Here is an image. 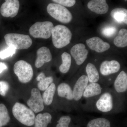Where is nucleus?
<instances>
[{
    "instance_id": "2f4dec72",
    "label": "nucleus",
    "mask_w": 127,
    "mask_h": 127,
    "mask_svg": "<svg viewBox=\"0 0 127 127\" xmlns=\"http://www.w3.org/2000/svg\"><path fill=\"white\" fill-rule=\"evenodd\" d=\"M9 88V84L4 81H0V95L1 96H5Z\"/></svg>"
},
{
    "instance_id": "dca6fc26",
    "label": "nucleus",
    "mask_w": 127,
    "mask_h": 127,
    "mask_svg": "<svg viewBox=\"0 0 127 127\" xmlns=\"http://www.w3.org/2000/svg\"><path fill=\"white\" fill-rule=\"evenodd\" d=\"M86 42L91 50L98 53H102L109 50L110 45L105 42L100 37H94L87 39Z\"/></svg>"
},
{
    "instance_id": "39448f33",
    "label": "nucleus",
    "mask_w": 127,
    "mask_h": 127,
    "mask_svg": "<svg viewBox=\"0 0 127 127\" xmlns=\"http://www.w3.org/2000/svg\"><path fill=\"white\" fill-rule=\"evenodd\" d=\"M48 13L51 16L64 23H68L72 20L70 12L65 6L56 3H50L47 7Z\"/></svg>"
},
{
    "instance_id": "473e14b6",
    "label": "nucleus",
    "mask_w": 127,
    "mask_h": 127,
    "mask_svg": "<svg viewBox=\"0 0 127 127\" xmlns=\"http://www.w3.org/2000/svg\"><path fill=\"white\" fill-rule=\"evenodd\" d=\"M7 66L5 64L0 63V73H1L4 70L7 69Z\"/></svg>"
},
{
    "instance_id": "5701e85b",
    "label": "nucleus",
    "mask_w": 127,
    "mask_h": 127,
    "mask_svg": "<svg viewBox=\"0 0 127 127\" xmlns=\"http://www.w3.org/2000/svg\"><path fill=\"white\" fill-rule=\"evenodd\" d=\"M36 80L39 82L37 87L39 90L45 91L53 82L54 79L52 76L46 77L44 73L41 72L37 77Z\"/></svg>"
},
{
    "instance_id": "f3484780",
    "label": "nucleus",
    "mask_w": 127,
    "mask_h": 127,
    "mask_svg": "<svg viewBox=\"0 0 127 127\" xmlns=\"http://www.w3.org/2000/svg\"><path fill=\"white\" fill-rule=\"evenodd\" d=\"M37 58L35 62L37 68H40L45 63L49 62L52 59V56L50 49L46 47L40 48L37 51Z\"/></svg>"
},
{
    "instance_id": "412c9836",
    "label": "nucleus",
    "mask_w": 127,
    "mask_h": 127,
    "mask_svg": "<svg viewBox=\"0 0 127 127\" xmlns=\"http://www.w3.org/2000/svg\"><path fill=\"white\" fill-rule=\"evenodd\" d=\"M52 119V116L49 113L39 114L35 117V127H47L51 122Z\"/></svg>"
},
{
    "instance_id": "bb28decb",
    "label": "nucleus",
    "mask_w": 127,
    "mask_h": 127,
    "mask_svg": "<svg viewBox=\"0 0 127 127\" xmlns=\"http://www.w3.org/2000/svg\"><path fill=\"white\" fill-rule=\"evenodd\" d=\"M114 45L119 47H125L127 46V30L122 29L119 32L118 35L114 40Z\"/></svg>"
},
{
    "instance_id": "4be33fe9",
    "label": "nucleus",
    "mask_w": 127,
    "mask_h": 127,
    "mask_svg": "<svg viewBox=\"0 0 127 127\" xmlns=\"http://www.w3.org/2000/svg\"><path fill=\"white\" fill-rule=\"evenodd\" d=\"M57 90V87L55 83H52L45 91L42 95L43 102L47 106L52 104Z\"/></svg>"
},
{
    "instance_id": "4468645a",
    "label": "nucleus",
    "mask_w": 127,
    "mask_h": 127,
    "mask_svg": "<svg viewBox=\"0 0 127 127\" xmlns=\"http://www.w3.org/2000/svg\"><path fill=\"white\" fill-rule=\"evenodd\" d=\"M113 89L119 95L124 96L127 91V74L122 71L118 75L113 82Z\"/></svg>"
},
{
    "instance_id": "b1692460",
    "label": "nucleus",
    "mask_w": 127,
    "mask_h": 127,
    "mask_svg": "<svg viewBox=\"0 0 127 127\" xmlns=\"http://www.w3.org/2000/svg\"><path fill=\"white\" fill-rule=\"evenodd\" d=\"M111 17L119 23L127 24V10L123 8H117L111 12Z\"/></svg>"
},
{
    "instance_id": "ddd939ff",
    "label": "nucleus",
    "mask_w": 127,
    "mask_h": 127,
    "mask_svg": "<svg viewBox=\"0 0 127 127\" xmlns=\"http://www.w3.org/2000/svg\"><path fill=\"white\" fill-rule=\"evenodd\" d=\"M70 53L76 64L80 65L84 63L87 59L88 51L86 49L84 44L80 43L73 46L71 49Z\"/></svg>"
},
{
    "instance_id": "c756f323",
    "label": "nucleus",
    "mask_w": 127,
    "mask_h": 127,
    "mask_svg": "<svg viewBox=\"0 0 127 127\" xmlns=\"http://www.w3.org/2000/svg\"><path fill=\"white\" fill-rule=\"evenodd\" d=\"M117 29L113 26H108L104 28L102 30V34L106 36L109 37L113 36L116 33Z\"/></svg>"
},
{
    "instance_id": "a211bd4d",
    "label": "nucleus",
    "mask_w": 127,
    "mask_h": 127,
    "mask_svg": "<svg viewBox=\"0 0 127 127\" xmlns=\"http://www.w3.org/2000/svg\"><path fill=\"white\" fill-rule=\"evenodd\" d=\"M88 9L97 14H103L108 11L109 6L105 0H92L88 2Z\"/></svg>"
},
{
    "instance_id": "9d476101",
    "label": "nucleus",
    "mask_w": 127,
    "mask_h": 127,
    "mask_svg": "<svg viewBox=\"0 0 127 127\" xmlns=\"http://www.w3.org/2000/svg\"><path fill=\"white\" fill-rule=\"evenodd\" d=\"M107 87L105 85H102L99 83H89L84 90L82 100L85 99V102L93 100L101 95Z\"/></svg>"
},
{
    "instance_id": "7c9ffc66",
    "label": "nucleus",
    "mask_w": 127,
    "mask_h": 127,
    "mask_svg": "<svg viewBox=\"0 0 127 127\" xmlns=\"http://www.w3.org/2000/svg\"><path fill=\"white\" fill-rule=\"evenodd\" d=\"M52 1L56 4H59L64 6L69 7L73 6L76 2L75 0H53Z\"/></svg>"
},
{
    "instance_id": "1a4fd4ad",
    "label": "nucleus",
    "mask_w": 127,
    "mask_h": 127,
    "mask_svg": "<svg viewBox=\"0 0 127 127\" xmlns=\"http://www.w3.org/2000/svg\"><path fill=\"white\" fill-rule=\"evenodd\" d=\"M57 90L59 97L65 100L67 102L70 111L78 110L74 102L70 84L67 83H62L58 86Z\"/></svg>"
},
{
    "instance_id": "c85d7f7f",
    "label": "nucleus",
    "mask_w": 127,
    "mask_h": 127,
    "mask_svg": "<svg viewBox=\"0 0 127 127\" xmlns=\"http://www.w3.org/2000/svg\"><path fill=\"white\" fill-rule=\"evenodd\" d=\"M15 48L13 47L9 46L7 48L0 52V58L4 59L12 57L16 52Z\"/></svg>"
},
{
    "instance_id": "0eeeda50",
    "label": "nucleus",
    "mask_w": 127,
    "mask_h": 127,
    "mask_svg": "<svg viewBox=\"0 0 127 127\" xmlns=\"http://www.w3.org/2000/svg\"><path fill=\"white\" fill-rule=\"evenodd\" d=\"M14 71L20 81L22 83L30 82L33 77V69L31 65L23 60L16 63L14 65Z\"/></svg>"
},
{
    "instance_id": "423d86ee",
    "label": "nucleus",
    "mask_w": 127,
    "mask_h": 127,
    "mask_svg": "<svg viewBox=\"0 0 127 127\" xmlns=\"http://www.w3.org/2000/svg\"><path fill=\"white\" fill-rule=\"evenodd\" d=\"M54 27L51 22H37L31 27L29 32L34 38L48 39L51 36Z\"/></svg>"
},
{
    "instance_id": "cd10ccee",
    "label": "nucleus",
    "mask_w": 127,
    "mask_h": 127,
    "mask_svg": "<svg viewBox=\"0 0 127 127\" xmlns=\"http://www.w3.org/2000/svg\"><path fill=\"white\" fill-rule=\"evenodd\" d=\"M10 119L7 108L4 104L0 103V127L7 125Z\"/></svg>"
},
{
    "instance_id": "aec40b11",
    "label": "nucleus",
    "mask_w": 127,
    "mask_h": 127,
    "mask_svg": "<svg viewBox=\"0 0 127 127\" xmlns=\"http://www.w3.org/2000/svg\"><path fill=\"white\" fill-rule=\"evenodd\" d=\"M87 76L90 83H98L100 81V75L96 66L93 64L89 63L86 67Z\"/></svg>"
},
{
    "instance_id": "2eb2a0df",
    "label": "nucleus",
    "mask_w": 127,
    "mask_h": 127,
    "mask_svg": "<svg viewBox=\"0 0 127 127\" xmlns=\"http://www.w3.org/2000/svg\"><path fill=\"white\" fill-rule=\"evenodd\" d=\"M120 68V63L117 61H105L100 64V72L103 76H107L118 72Z\"/></svg>"
},
{
    "instance_id": "f257e3e1",
    "label": "nucleus",
    "mask_w": 127,
    "mask_h": 127,
    "mask_svg": "<svg viewBox=\"0 0 127 127\" xmlns=\"http://www.w3.org/2000/svg\"><path fill=\"white\" fill-rule=\"evenodd\" d=\"M125 102V96L107 87L97 97L82 104L81 108L86 111L106 114L118 113L123 111Z\"/></svg>"
},
{
    "instance_id": "f03ea898",
    "label": "nucleus",
    "mask_w": 127,
    "mask_h": 127,
    "mask_svg": "<svg viewBox=\"0 0 127 127\" xmlns=\"http://www.w3.org/2000/svg\"><path fill=\"white\" fill-rule=\"evenodd\" d=\"M51 35L53 43L55 47L61 48L70 43L72 34L65 26L58 25L53 28Z\"/></svg>"
},
{
    "instance_id": "a878e982",
    "label": "nucleus",
    "mask_w": 127,
    "mask_h": 127,
    "mask_svg": "<svg viewBox=\"0 0 127 127\" xmlns=\"http://www.w3.org/2000/svg\"><path fill=\"white\" fill-rule=\"evenodd\" d=\"M74 118L69 115L62 116L57 121L56 127H80L75 124Z\"/></svg>"
},
{
    "instance_id": "f8f14e48",
    "label": "nucleus",
    "mask_w": 127,
    "mask_h": 127,
    "mask_svg": "<svg viewBox=\"0 0 127 127\" xmlns=\"http://www.w3.org/2000/svg\"><path fill=\"white\" fill-rule=\"evenodd\" d=\"M20 2L17 0H7L2 4L0 12L4 17H15L18 14Z\"/></svg>"
},
{
    "instance_id": "20e7f679",
    "label": "nucleus",
    "mask_w": 127,
    "mask_h": 127,
    "mask_svg": "<svg viewBox=\"0 0 127 127\" xmlns=\"http://www.w3.org/2000/svg\"><path fill=\"white\" fill-rule=\"evenodd\" d=\"M4 39L8 46L13 47L16 50L28 49L32 44L31 38L28 35L9 33L5 35Z\"/></svg>"
},
{
    "instance_id": "9b49d317",
    "label": "nucleus",
    "mask_w": 127,
    "mask_h": 127,
    "mask_svg": "<svg viewBox=\"0 0 127 127\" xmlns=\"http://www.w3.org/2000/svg\"><path fill=\"white\" fill-rule=\"evenodd\" d=\"M27 104L34 112L36 113L43 111L44 102L39 89L35 88L32 89L31 96L28 100Z\"/></svg>"
},
{
    "instance_id": "6ab92c4d",
    "label": "nucleus",
    "mask_w": 127,
    "mask_h": 127,
    "mask_svg": "<svg viewBox=\"0 0 127 127\" xmlns=\"http://www.w3.org/2000/svg\"><path fill=\"white\" fill-rule=\"evenodd\" d=\"M86 127H114L112 122L105 117H98L88 121Z\"/></svg>"
},
{
    "instance_id": "6e6552de",
    "label": "nucleus",
    "mask_w": 127,
    "mask_h": 127,
    "mask_svg": "<svg viewBox=\"0 0 127 127\" xmlns=\"http://www.w3.org/2000/svg\"><path fill=\"white\" fill-rule=\"evenodd\" d=\"M89 83L87 75H82L78 78L73 84L70 85L74 102L78 109L81 108L83 93Z\"/></svg>"
},
{
    "instance_id": "7ed1b4c3",
    "label": "nucleus",
    "mask_w": 127,
    "mask_h": 127,
    "mask_svg": "<svg viewBox=\"0 0 127 127\" xmlns=\"http://www.w3.org/2000/svg\"><path fill=\"white\" fill-rule=\"evenodd\" d=\"M12 111L15 118L21 123L29 127L34 125L35 114L24 104L16 103L12 108Z\"/></svg>"
},
{
    "instance_id": "393cba45",
    "label": "nucleus",
    "mask_w": 127,
    "mask_h": 127,
    "mask_svg": "<svg viewBox=\"0 0 127 127\" xmlns=\"http://www.w3.org/2000/svg\"><path fill=\"white\" fill-rule=\"evenodd\" d=\"M62 63L59 67L60 71L63 73H66L70 70L71 65L72 59L70 55L67 53L64 52L61 56Z\"/></svg>"
}]
</instances>
